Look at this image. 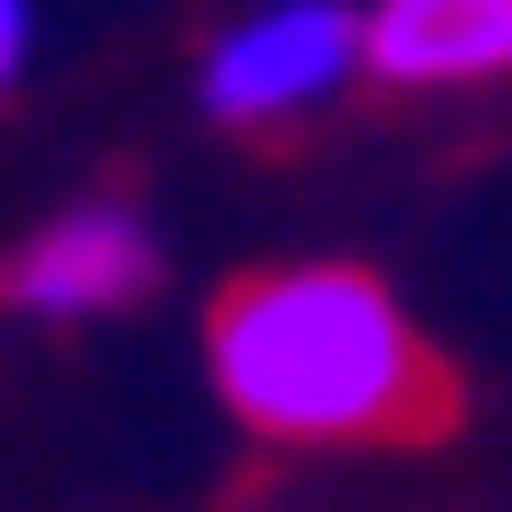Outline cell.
I'll return each instance as SVG.
<instances>
[{"label": "cell", "instance_id": "cell-5", "mask_svg": "<svg viewBox=\"0 0 512 512\" xmlns=\"http://www.w3.org/2000/svg\"><path fill=\"white\" fill-rule=\"evenodd\" d=\"M23 57H35V0H0V92L23 80Z\"/></svg>", "mask_w": 512, "mask_h": 512}, {"label": "cell", "instance_id": "cell-4", "mask_svg": "<svg viewBox=\"0 0 512 512\" xmlns=\"http://www.w3.org/2000/svg\"><path fill=\"white\" fill-rule=\"evenodd\" d=\"M365 69L399 92L512 80V0H365Z\"/></svg>", "mask_w": 512, "mask_h": 512}, {"label": "cell", "instance_id": "cell-1", "mask_svg": "<svg viewBox=\"0 0 512 512\" xmlns=\"http://www.w3.org/2000/svg\"><path fill=\"white\" fill-rule=\"evenodd\" d=\"M205 376L274 444H433L456 365L365 262H262L205 308Z\"/></svg>", "mask_w": 512, "mask_h": 512}, {"label": "cell", "instance_id": "cell-2", "mask_svg": "<svg viewBox=\"0 0 512 512\" xmlns=\"http://www.w3.org/2000/svg\"><path fill=\"white\" fill-rule=\"evenodd\" d=\"M342 80H365V12L353 0H262L205 46V114L217 126H296Z\"/></svg>", "mask_w": 512, "mask_h": 512}, {"label": "cell", "instance_id": "cell-3", "mask_svg": "<svg viewBox=\"0 0 512 512\" xmlns=\"http://www.w3.org/2000/svg\"><path fill=\"white\" fill-rule=\"evenodd\" d=\"M148 274H160V228L137 217V205H57V217L12 251V308H35V319H114V308H137Z\"/></svg>", "mask_w": 512, "mask_h": 512}]
</instances>
